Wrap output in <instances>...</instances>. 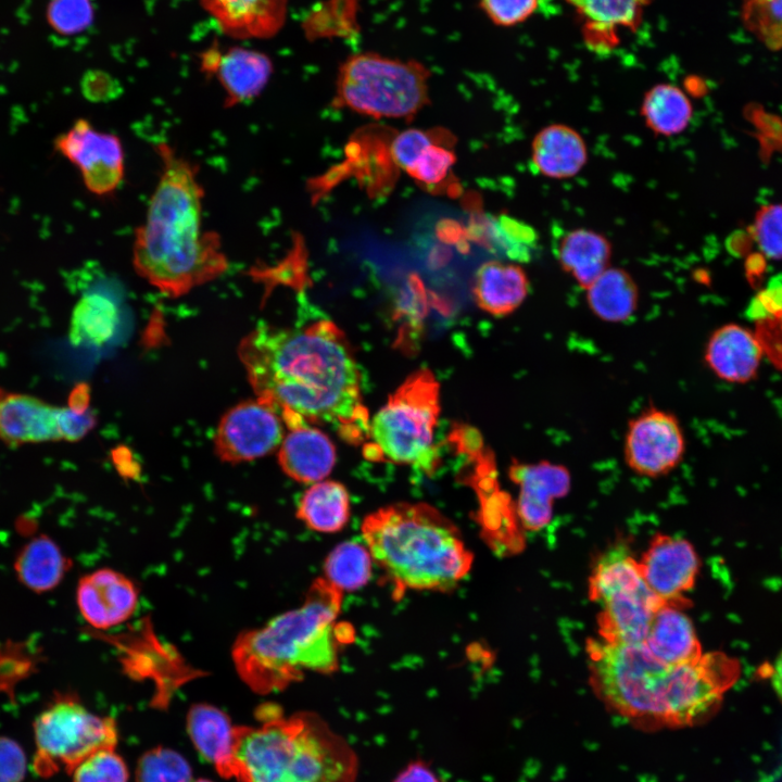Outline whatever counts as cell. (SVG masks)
<instances>
[{"label": "cell", "mask_w": 782, "mask_h": 782, "mask_svg": "<svg viewBox=\"0 0 782 782\" xmlns=\"http://www.w3.org/2000/svg\"><path fill=\"white\" fill-rule=\"evenodd\" d=\"M256 399L289 429L330 425L349 443H365L370 419L352 348L339 327L320 319L302 327L258 324L238 345Z\"/></svg>", "instance_id": "cell-1"}, {"label": "cell", "mask_w": 782, "mask_h": 782, "mask_svg": "<svg viewBox=\"0 0 782 782\" xmlns=\"http://www.w3.org/2000/svg\"><path fill=\"white\" fill-rule=\"evenodd\" d=\"M590 684L613 714L636 729L691 728L708 721L736 683L741 665L722 652L667 665L643 643H586Z\"/></svg>", "instance_id": "cell-2"}, {"label": "cell", "mask_w": 782, "mask_h": 782, "mask_svg": "<svg viewBox=\"0 0 782 782\" xmlns=\"http://www.w3.org/2000/svg\"><path fill=\"white\" fill-rule=\"evenodd\" d=\"M155 151L161 172L144 220L135 229L131 260L141 278L176 299L224 275L229 262L219 235L203 228L198 165L166 142Z\"/></svg>", "instance_id": "cell-3"}, {"label": "cell", "mask_w": 782, "mask_h": 782, "mask_svg": "<svg viewBox=\"0 0 782 782\" xmlns=\"http://www.w3.org/2000/svg\"><path fill=\"white\" fill-rule=\"evenodd\" d=\"M343 592L326 579H316L304 602L241 633L232 647L236 670L260 694L280 691L306 672L331 673L348 631L338 622Z\"/></svg>", "instance_id": "cell-4"}, {"label": "cell", "mask_w": 782, "mask_h": 782, "mask_svg": "<svg viewBox=\"0 0 782 782\" xmlns=\"http://www.w3.org/2000/svg\"><path fill=\"white\" fill-rule=\"evenodd\" d=\"M260 724L234 729L238 782H356L358 757L315 712L260 706Z\"/></svg>", "instance_id": "cell-5"}, {"label": "cell", "mask_w": 782, "mask_h": 782, "mask_svg": "<svg viewBox=\"0 0 782 782\" xmlns=\"http://www.w3.org/2000/svg\"><path fill=\"white\" fill-rule=\"evenodd\" d=\"M361 531L373 562L399 594L452 590L472 566L458 528L427 503L381 507L365 517Z\"/></svg>", "instance_id": "cell-6"}, {"label": "cell", "mask_w": 782, "mask_h": 782, "mask_svg": "<svg viewBox=\"0 0 782 782\" xmlns=\"http://www.w3.org/2000/svg\"><path fill=\"white\" fill-rule=\"evenodd\" d=\"M439 391L428 369L408 376L370 421L364 444L366 457L429 469L434 459Z\"/></svg>", "instance_id": "cell-7"}, {"label": "cell", "mask_w": 782, "mask_h": 782, "mask_svg": "<svg viewBox=\"0 0 782 782\" xmlns=\"http://www.w3.org/2000/svg\"><path fill=\"white\" fill-rule=\"evenodd\" d=\"M429 79L418 61L357 53L340 65L335 103L375 118H411L429 102Z\"/></svg>", "instance_id": "cell-8"}, {"label": "cell", "mask_w": 782, "mask_h": 782, "mask_svg": "<svg viewBox=\"0 0 782 782\" xmlns=\"http://www.w3.org/2000/svg\"><path fill=\"white\" fill-rule=\"evenodd\" d=\"M589 596L600 608L598 638L642 643L655 613L666 604L645 582L636 559L623 546L608 550L592 569Z\"/></svg>", "instance_id": "cell-9"}, {"label": "cell", "mask_w": 782, "mask_h": 782, "mask_svg": "<svg viewBox=\"0 0 782 782\" xmlns=\"http://www.w3.org/2000/svg\"><path fill=\"white\" fill-rule=\"evenodd\" d=\"M34 737L33 769L48 778L61 769L71 774L98 751L114 749L117 729L112 718L94 715L77 697L61 693L35 718Z\"/></svg>", "instance_id": "cell-10"}, {"label": "cell", "mask_w": 782, "mask_h": 782, "mask_svg": "<svg viewBox=\"0 0 782 782\" xmlns=\"http://www.w3.org/2000/svg\"><path fill=\"white\" fill-rule=\"evenodd\" d=\"M685 449L682 425L670 411L651 404L627 424L623 461L639 476L659 478L670 474L683 461Z\"/></svg>", "instance_id": "cell-11"}, {"label": "cell", "mask_w": 782, "mask_h": 782, "mask_svg": "<svg viewBox=\"0 0 782 782\" xmlns=\"http://www.w3.org/2000/svg\"><path fill=\"white\" fill-rule=\"evenodd\" d=\"M55 149L75 165L88 191L113 194L124 180L125 152L122 140L100 131L88 119L78 118L55 140Z\"/></svg>", "instance_id": "cell-12"}, {"label": "cell", "mask_w": 782, "mask_h": 782, "mask_svg": "<svg viewBox=\"0 0 782 782\" xmlns=\"http://www.w3.org/2000/svg\"><path fill=\"white\" fill-rule=\"evenodd\" d=\"M282 439L280 416L255 399L238 403L222 416L213 442L220 461L239 464L269 454Z\"/></svg>", "instance_id": "cell-13"}, {"label": "cell", "mask_w": 782, "mask_h": 782, "mask_svg": "<svg viewBox=\"0 0 782 782\" xmlns=\"http://www.w3.org/2000/svg\"><path fill=\"white\" fill-rule=\"evenodd\" d=\"M638 563L658 597L670 605L686 606L684 593L694 586L699 569L698 557L686 540L658 533Z\"/></svg>", "instance_id": "cell-14"}, {"label": "cell", "mask_w": 782, "mask_h": 782, "mask_svg": "<svg viewBox=\"0 0 782 782\" xmlns=\"http://www.w3.org/2000/svg\"><path fill=\"white\" fill-rule=\"evenodd\" d=\"M510 479L518 484L517 514L528 530L545 527L553 514V503L570 490L569 469L551 461L519 463L514 461L509 467Z\"/></svg>", "instance_id": "cell-15"}, {"label": "cell", "mask_w": 782, "mask_h": 782, "mask_svg": "<svg viewBox=\"0 0 782 782\" xmlns=\"http://www.w3.org/2000/svg\"><path fill=\"white\" fill-rule=\"evenodd\" d=\"M76 602L87 623L106 630L134 615L138 605V589L123 573L102 568L79 579Z\"/></svg>", "instance_id": "cell-16"}, {"label": "cell", "mask_w": 782, "mask_h": 782, "mask_svg": "<svg viewBox=\"0 0 782 782\" xmlns=\"http://www.w3.org/2000/svg\"><path fill=\"white\" fill-rule=\"evenodd\" d=\"M63 406L0 388V441L11 446L63 440Z\"/></svg>", "instance_id": "cell-17"}, {"label": "cell", "mask_w": 782, "mask_h": 782, "mask_svg": "<svg viewBox=\"0 0 782 782\" xmlns=\"http://www.w3.org/2000/svg\"><path fill=\"white\" fill-rule=\"evenodd\" d=\"M202 70L216 76L225 92V108H234L262 93L273 73V65L263 53L231 48L225 53L209 51L203 56Z\"/></svg>", "instance_id": "cell-18"}, {"label": "cell", "mask_w": 782, "mask_h": 782, "mask_svg": "<svg viewBox=\"0 0 782 782\" xmlns=\"http://www.w3.org/2000/svg\"><path fill=\"white\" fill-rule=\"evenodd\" d=\"M765 356L755 331L734 324H724L709 336L704 362L720 380L746 383L755 379Z\"/></svg>", "instance_id": "cell-19"}, {"label": "cell", "mask_w": 782, "mask_h": 782, "mask_svg": "<svg viewBox=\"0 0 782 782\" xmlns=\"http://www.w3.org/2000/svg\"><path fill=\"white\" fill-rule=\"evenodd\" d=\"M283 472L295 481L315 483L325 479L336 463L330 439L311 425L289 429L278 451Z\"/></svg>", "instance_id": "cell-20"}, {"label": "cell", "mask_w": 782, "mask_h": 782, "mask_svg": "<svg viewBox=\"0 0 782 782\" xmlns=\"http://www.w3.org/2000/svg\"><path fill=\"white\" fill-rule=\"evenodd\" d=\"M529 291V277L517 263L489 261L481 264L475 274L472 294L476 304L495 317L517 311Z\"/></svg>", "instance_id": "cell-21"}, {"label": "cell", "mask_w": 782, "mask_h": 782, "mask_svg": "<svg viewBox=\"0 0 782 782\" xmlns=\"http://www.w3.org/2000/svg\"><path fill=\"white\" fill-rule=\"evenodd\" d=\"M583 137L565 124H551L540 129L531 143V161L537 171L552 179L576 176L588 162Z\"/></svg>", "instance_id": "cell-22"}, {"label": "cell", "mask_w": 782, "mask_h": 782, "mask_svg": "<svg viewBox=\"0 0 782 782\" xmlns=\"http://www.w3.org/2000/svg\"><path fill=\"white\" fill-rule=\"evenodd\" d=\"M642 643L654 657L672 666L692 663L703 655L691 619L681 607L668 603L655 613Z\"/></svg>", "instance_id": "cell-23"}, {"label": "cell", "mask_w": 782, "mask_h": 782, "mask_svg": "<svg viewBox=\"0 0 782 782\" xmlns=\"http://www.w3.org/2000/svg\"><path fill=\"white\" fill-rule=\"evenodd\" d=\"M234 729L228 716L210 704H194L187 730L199 753L226 779L235 778Z\"/></svg>", "instance_id": "cell-24"}, {"label": "cell", "mask_w": 782, "mask_h": 782, "mask_svg": "<svg viewBox=\"0 0 782 782\" xmlns=\"http://www.w3.org/2000/svg\"><path fill=\"white\" fill-rule=\"evenodd\" d=\"M219 26L235 37L268 36L280 25L286 0H202Z\"/></svg>", "instance_id": "cell-25"}, {"label": "cell", "mask_w": 782, "mask_h": 782, "mask_svg": "<svg viewBox=\"0 0 782 782\" xmlns=\"http://www.w3.org/2000/svg\"><path fill=\"white\" fill-rule=\"evenodd\" d=\"M584 290L590 312L604 323H625L639 307V287L630 273L620 267L609 266Z\"/></svg>", "instance_id": "cell-26"}, {"label": "cell", "mask_w": 782, "mask_h": 782, "mask_svg": "<svg viewBox=\"0 0 782 782\" xmlns=\"http://www.w3.org/2000/svg\"><path fill=\"white\" fill-rule=\"evenodd\" d=\"M610 257L608 239L586 228L567 232L557 249L559 265L583 289L609 267Z\"/></svg>", "instance_id": "cell-27"}, {"label": "cell", "mask_w": 782, "mask_h": 782, "mask_svg": "<svg viewBox=\"0 0 782 782\" xmlns=\"http://www.w3.org/2000/svg\"><path fill=\"white\" fill-rule=\"evenodd\" d=\"M70 567V559L46 534L29 540L18 551L14 562L18 581L35 593L55 589Z\"/></svg>", "instance_id": "cell-28"}, {"label": "cell", "mask_w": 782, "mask_h": 782, "mask_svg": "<svg viewBox=\"0 0 782 782\" xmlns=\"http://www.w3.org/2000/svg\"><path fill=\"white\" fill-rule=\"evenodd\" d=\"M297 517L314 531H340L350 517V499L345 487L337 481L315 482L301 496Z\"/></svg>", "instance_id": "cell-29"}, {"label": "cell", "mask_w": 782, "mask_h": 782, "mask_svg": "<svg viewBox=\"0 0 782 782\" xmlns=\"http://www.w3.org/2000/svg\"><path fill=\"white\" fill-rule=\"evenodd\" d=\"M118 321L117 306L110 298L88 292L74 306L68 339L75 346H100L113 337Z\"/></svg>", "instance_id": "cell-30"}, {"label": "cell", "mask_w": 782, "mask_h": 782, "mask_svg": "<svg viewBox=\"0 0 782 782\" xmlns=\"http://www.w3.org/2000/svg\"><path fill=\"white\" fill-rule=\"evenodd\" d=\"M645 125L656 135L671 137L683 133L693 116L690 98L672 84H657L649 88L641 104Z\"/></svg>", "instance_id": "cell-31"}, {"label": "cell", "mask_w": 782, "mask_h": 782, "mask_svg": "<svg viewBox=\"0 0 782 782\" xmlns=\"http://www.w3.org/2000/svg\"><path fill=\"white\" fill-rule=\"evenodd\" d=\"M582 16L591 31L613 35L634 29L651 0H565Z\"/></svg>", "instance_id": "cell-32"}, {"label": "cell", "mask_w": 782, "mask_h": 782, "mask_svg": "<svg viewBox=\"0 0 782 782\" xmlns=\"http://www.w3.org/2000/svg\"><path fill=\"white\" fill-rule=\"evenodd\" d=\"M373 563L366 545L344 542L327 556L323 578L343 593L356 591L368 582Z\"/></svg>", "instance_id": "cell-33"}, {"label": "cell", "mask_w": 782, "mask_h": 782, "mask_svg": "<svg viewBox=\"0 0 782 782\" xmlns=\"http://www.w3.org/2000/svg\"><path fill=\"white\" fill-rule=\"evenodd\" d=\"M741 21L766 48L782 49V0H742Z\"/></svg>", "instance_id": "cell-34"}, {"label": "cell", "mask_w": 782, "mask_h": 782, "mask_svg": "<svg viewBox=\"0 0 782 782\" xmlns=\"http://www.w3.org/2000/svg\"><path fill=\"white\" fill-rule=\"evenodd\" d=\"M137 782H192L187 760L177 752L156 747L146 752L136 769Z\"/></svg>", "instance_id": "cell-35"}, {"label": "cell", "mask_w": 782, "mask_h": 782, "mask_svg": "<svg viewBox=\"0 0 782 782\" xmlns=\"http://www.w3.org/2000/svg\"><path fill=\"white\" fill-rule=\"evenodd\" d=\"M73 782H127L124 760L114 749H101L81 761L71 773Z\"/></svg>", "instance_id": "cell-36"}, {"label": "cell", "mask_w": 782, "mask_h": 782, "mask_svg": "<svg viewBox=\"0 0 782 782\" xmlns=\"http://www.w3.org/2000/svg\"><path fill=\"white\" fill-rule=\"evenodd\" d=\"M753 238L760 252L768 258L782 260V204L761 206L752 225Z\"/></svg>", "instance_id": "cell-37"}, {"label": "cell", "mask_w": 782, "mask_h": 782, "mask_svg": "<svg viewBox=\"0 0 782 782\" xmlns=\"http://www.w3.org/2000/svg\"><path fill=\"white\" fill-rule=\"evenodd\" d=\"M456 161V155L440 139L427 147L406 172L416 181L433 186L442 182Z\"/></svg>", "instance_id": "cell-38"}, {"label": "cell", "mask_w": 782, "mask_h": 782, "mask_svg": "<svg viewBox=\"0 0 782 782\" xmlns=\"http://www.w3.org/2000/svg\"><path fill=\"white\" fill-rule=\"evenodd\" d=\"M47 15L56 31L74 35L90 25L93 13L90 0H52Z\"/></svg>", "instance_id": "cell-39"}, {"label": "cell", "mask_w": 782, "mask_h": 782, "mask_svg": "<svg viewBox=\"0 0 782 782\" xmlns=\"http://www.w3.org/2000/svg\"><path fill=\"white\" fill-rule=\"evenodd\" d=\"M440 140L432 130L408 128L399 133L392 140L390 151L393 162L407 172L421 152Z\"/></svg>", "instance_id": "cell-40"}, {"label": "cell", "mask_w": 782, "mask_h": 782, "mask_svg": "<svg viewBox=\"0 0 782 782\" xmlns=\"http://www.w3.org/2000/svg\"><path fill=\"white\" fill-rule=\"evenodd\" d=\"M499 234L509 257L518 261L530 257V252L538 240L537 232L532 227L508 216L500 218Z\"/></svg>", "instance_id": "cell-41"}, {"label": "cell", "mask_w": 782, "mask_h": 782, "mask_svg": "<svg viewBox=\"0 0 782 782\" xmlns=\"http://www.w3.org/2000/svg\"><path fill=\"white\" fill-rule=\"evenodd\" d=\"M539 0H480L487 16L499 26L525 22L538 9Z\"/></svg>", "instance_id": "cell-42"}, {"label": "cell", "mask_w": 782, "mask_h": 782, "mask_svg": "<svg viewBox=\"0 0 782 782\" xmlns=\"http://www.w3.org/2000/svg\"><path fill=\"white\" fill-rule=\"evenodd\" d=\"M755 333L761 343L765 356L782 370V310L756 319Z\"/></svg>", "instance_id": "cell-43"}, {"label": "cell", "mask_w": 782, "mask_h": 782, "mask_svg": "<svg viewBox=\"0 0 782 782\" xmlns=\"http://www.w3.org/2000/svg\"><path fill=\"white\" fill-rule=\"evenodd\" d=\"M26 768V755L21 745L8 736H0V782H22Z\"/></svg>", "instance_id": "cell-44"}, {"label": "cell", "mask_w": 782, "mask_h": 782, "mask_svg": "<svg viewBox=\"0 0 782 782\" xmlns=\"http://www.w3.org/2000/svg\"><path fill=\"white\" fill-rule=\"evenodd\" d=\"M83 92L91 101H106L118 94L119 86L106 73L90 71L81 83Z\"/></svg>", "instance_id": "cell-45"}, {"label": "cell", "mask_w": 782, "mask_h": 782, "mask_svg": "<svg viewBox=\"0 0 782 782\" xmlns=\"http://www.w3.org/2000/svg\"><path fill=\"white\" fill-rule=\"evenodd\" d=\"M393 782H442L431 767L416 759L408 762L393 779Z\"/></svg>", "instance_id": "cell-46"}, {"label": "cell", "mask_w": 782, "mask_h": 782, "mask_svg": "<svg viewBox=\"0 0 782 782\" xmlns=\"http://www.w3.org/2000/svg\"><path fill=\"white\" fill-rule=\"evenodd\" d=\"M770 680L775 694L782 701V652L779 654L774 661L770 674Z\"/></svg>", "instance_id": "cell-47"}, {"label": "cell", "mask_w": 782, "mask_h": 782, "mask_svg": "<svg viewBox=\"0 0 782 782\" xmlns=\"http://www.w3.org/2000/svg\"><path fill=\"white\" fill-rule=\"evenodd\" d=\"M194 782H212V781L206 780V779H200V780H197V781H194Z\"/></svg>", "instance_id": "cell-48"}]
</instances>
